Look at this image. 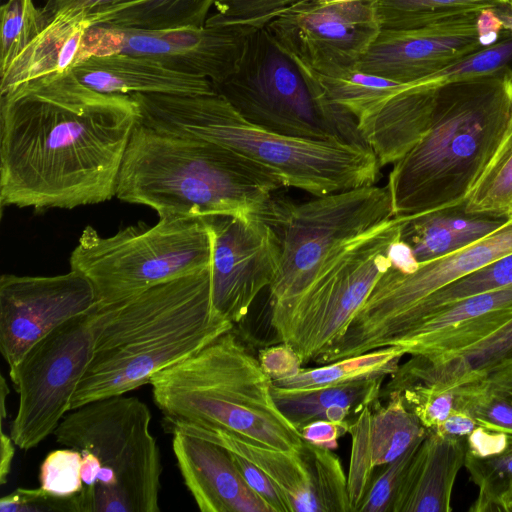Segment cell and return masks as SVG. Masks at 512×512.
Returning a JSON list of instances; mask_svg holds the SVG:
<instances>
[{"mask_svg": "<svg viewBox=\"0 0 512 512\" xmlns=\"http://www.w3.org/2000/svg\"><path fill=\"white\" fill-rule=\"evenodd\" d=\"M140 118L130 95L107 94L72 72L0 94V204L73 209L116 196Z\"/></svg>", "mask_w": 512, "mask_h": 512, "instance_id": "obj_1", "label": "cell"}, {"mask_svg": "<svg viewBox=\"0 0 512 512\" xmlns=\"http://www.w3.org/2000/svg\"><path fill=\"white\" fill-rule=\"evenodd\" d=\"M91 360L70 411L149 384L158 372L232 330L214 307L210 267L93 309Z\"/></svg>", "mask_w": 512, "mask_h": 512, "instance_id": "obj_2", "label": "cell"}, {"mask_svg": "<svg viewBox=\"0 0 512 512\" xmlns=\"http://www.w3.org/2000/svg\"><path fill=\"white\" fill-rule=\"evenodd\" d=\"M511 108V73L440 83L428 130L390 170L386 187L393 218L464 204L500 142Z\"/></svg>", "mask_w": 512, "mask_h": 512, "instance_id": "obj_3", "label": "cell"}, {"mask_svg": "<svg viewBox=\"0 0 512 512\" xmlns=\"http://www.w3.org/2000/svg\"><path fill=\"white\" fill-rule=\"evenodd\" d=\"M284 187L267 168L221 145L135 125L116 197L159 217H258Z\"/></svg>", "mask_w": 512, "mask_h": 512, "instance_id": "obj_4", "label": "cell"}, {"mask_svg": "<svg viewBox=\"0 0 512 512\" xmlns=\"http://www.w3.org/2000/svg\"><path fill=\"white\" fill-rule=\"evenodd\" d=\"M130 96L138 104L142 124L231 149L270 170L284 187L317 197L374 184L378 176L379 162L368 147L265 130L246 120L217 92Z\"/></svg>", "mask_w": 512, "mask_h": 512, "instance_id": "obj_5", "label": "cell"}, {"mask_svg": "<svg viewBox=\"0 0 512 512\" xmlns=\"http://www.w3.org/2000/svg\"><path fill=\"white\" fill-rule=\"evenodd\" d=\"M233 329L151 378L166 430L221 429L257 445L302 452L305 441L277 406L272 380Z\"/></svg>", "mask_w": 512, "mask_h": 512, "instance_id": "obj_6", "label": "cell"}, {"mask_svg": "<svg viewBox=\"0 0 512 512\" xmlns=\"http://www.w3.org/2000/svg\"><path fill=\"white\" fill-rule=\"evenodd\" d=\"M151 412L137 397L115 395L66 414L56 442L82 455L76 512H159L161 453Z\"/></svg>", "mask_w": 512, "mask_h": 512, "instance_id": "obj_7", "label": "cell"}, {"mask_svg": "<svg viewBox=\"0 0 512 512\" xmlns=\"http://www.w3.org/2000/svg\"><path fill=\"white\" fill-rule=\"evenodd\" d=\"M214 89L241 116L265 130L367 147L355 118L330 101L310 69L282 49L265 28L247 34L236 69Z\"/></svg>", "mask_w": 512, "mask_h": 512, "instance_id": "obj_8", "label": "cell"}, {"mask_svg": "<svg viewBox=\"0 0 512 512\" xmlns=\"http://www.w3.org/2000/svg\"><path fill=\"white\" fill-rule=\"evenodd\" d=\"M211 258L212 232L203 217L166 216L109 237L86 226L70 267L91 282L96 305L104 306L209 268Z\"/></svg>", "mask_w": 512, "mask_h": 512, "instance_id": "obj_9", "label": "cell"}, {"mask_svg": "<svg viewBox=\"0 0 512 512\" xmlns=\"http://www.w3.org/2000/svg\"><path fill=\"white\" fill-rule=\"evenodd\" d=\"M258 217L274 229L280 243L279 267L269 287L274 312L304 292L331 254L383 225L393 213L388 188L370 184L300 203L273 197Z\"/></svg>", "mask_w": 512, "mask_h": 512, "instance_id": "obj_10", "label": "cell"}, {"mask_svg": "<svg viewBox=\"0 0 512 512\" xmlns=\"http://www.w3.org/2000/svg\"><path fill=\"white\" fill-rule=\"evenodd\" d=\"M401 219L340 247L289 305L270 312L277 341L290 345L302 364L314 361L346 331L379 278L391 267L389 249L400 236Z\"/></svg>", "mask_w": 512, "mask_h": 512, "instance_id": "obj_11", "label": "cell"}, {"mask_svg": "<svg viewBox=\"0 0 512 512\" xmlns=\"http://www.w3.org/2000/svg\"><path fill=\"white\" fill-rule=\"evenodd\" d=\"M93 309L55 328L9 368L19 395L10 430L18 448L36 447L54 433L70 411L72 397L92 356Z\"/></svg>", "mask_w": 512, "mask_h": 512, "instance_id": "obj_12", "label": "cell"}, {"mask_svg": "<svg viewBox=\"0 0 512 512\" xmlns=\"http://www.w3.org/2000/svg\"><path fill=\"white\" fill-rule=\"evenodd\" d=\"M511 252L512 215L492 234L447 255L419 262L411 273L389 267L345 333L315 362L327 364L368 352L379 335L426 297Z\"/></svg>", "mask_w": 512, "mask_h": 512, "instance_id": "obj_13", "label": "cell"}, {"mask_svg": "<svg viewBox=\"0 0 512 512\" xmlns=\"http://www.w3.org/2000/svg\"><path fill=\"white\" fill-rule=\"evenodd\" d=\"M265 29L282 49L323 75L356 69L381 31L372 0L331 5L302 0Z\"/></svg>", "mask_w": 512, "mask_h": 512, "instance_id": "obj_14", "label": "cell"}, {"mask_svg": "<svg viewBox=\"0 0 512 512\" xmlns=\"http://www.w3.org/2000/svg\"><path fill=\"white\" fill-rule=\"evenodd\" d=\"M246 36L235 29L207 24L170 29L94 25L87 30L82 47L85 59L92 55H138L216 85L236 69Z\"/></svg>", "mask_w": 512, "mask_h": 512, "instance_id": "obj_15", "label": "cell"}, {"mask_svg": "<svg viewBox=\"0 0 512 512\" xmlns=\"http://www.w3.org/2000/svg\"><path fill=\"white\" fill-rule=\"evenodd\" d=\"M212 232L211 296L215 309L234 325L274 281L280 243L259 217L203 216Z\"/></svg>", "mask_w": 512, "mask_h": 512, "instance_id": "obj_16", "label": "cell"}, {"mask_svg": "<svg viewBox=\"0 0 512 512\" xmlns=\"http://www.w3.org/2000/svg\"><path fill=\"white\" fill-rule=\"evenodd\" d=\"M96 306L91 282L70 270L56 276L0 278V351L12 367L39 340Z\"/></svg>", "mask_w": 512, "mask_h": 512, "instance_id": "obj_17", "label": "cell"}, {"mask_svg": "<svg viewBox=\"0 0 512 512\" xmlns=\"http://www.w3.org/2000/svg\"><path fill=\"white\" fill-rule=\"evenodd\" d=\"M479 12L413 29L381 30L356 69L400 83H424L437 72L484 48L477 32Z\"/></svg>", "mask_w": 512, "mask_h": 512, "instance_id": "obj_18", "label": "cell"}, {"mask_svg": "<svg viewBox=\"0 0 512 512\" xmlns=\"http://www.w3.org/2000/svg\"><path fill=\"white\" fill-rule=\"evenodd\" d=\"M511 321L512 286H509L439 309L392 341L390 346L427 361L443 359L485 340Z\"/></svg>", "mask_w": 512, "mask_h": 512, "instance_id": "obj_19", "label": "cell"}, {"mask_svg": "<svg viewBox=\"0 0 512 512\" xmlns=\"http://www.w3.org/2000/svg\"><path fill=\"white\" fill-rule=\"evenodd\" d=\"M380 400L385 402L366 407L349 425L351 458L347 483L352 512L358 511L374 470L399 458L427 433L400 392H388Z\"/></svg>", "mask_w": 512, "mask_h": 512, "instance_id": "obj_20", "label": "cell"}, {"mask_svg": "<svg viewBox=\"0 0 512 512\" xmlns=\"http://www.w3.org/2000/svg\"><path fill=\"white\" fill-rule=\"evenodd\" d=\"M184 483L202 512H271L245 483L229 451L211 441L172 431Z\"/></svg>", "mask_w": 512, "mask_h": 512, "instance_id": "obj_21", "label": "cell"}, {"mask_svg": "<svg viewBox=\"0 0 512 512\" xmlns=\"http://www.w3.org/2000/svg\"><path fill=\"white\" fill-rule=\"evenodd\" d=\"M72 72L86 86L107 94H212L213 83L204 77L181 73L160 62L131 54L92 55Z\"/></svg>", "mask_w": 512, "mask_h": 512, "instance_id": "obj_22", "label": "cell"}, {"mask_svg": "<svg viewBox=\"0 0 512 512\" xmlns=\"http://www.w3.org/2000/svg\"><path fill=\"white\" fill-rule=\"evenodd\" d=\"M464 438L427 431L394 499L392 512H449L456 477L464 466Z\"/></svg>", "mask_w": 512, "mask_h": 512, "instance_id": "obj_23", "label": "cell"}, {"mask_svg": "<svg viewBox=\"0 0 512 512\" xmlns=\"http://www.w3.org/2000/svg\"><path fill=\"white\" fill-rule=\"evenodd\" d=\"M440 83H416L392 96L357 128L380 167L394 164L423 137L430 126Z\"/></svg>", "mask_w": 512, "mask_h": 512, "instance_id": "obj_24", "label": "cell"}, {"mask_svg": "<svg viewBox=\"0 0 512 512\" xmlns=\"http://www.w3.org/2000/svg\"><path fill=\"white\" fill-rule=\"evenodd\" d=\"M92 26L85 11L66 9L55 14L0 75V94L31 80L72 71L85 59L82 44Z\"/></svg>", "mask_w": 512, "mask_h": 512, "instance_id": "obj_25", "label": "cell"}, {"mask_svg": "<svg viewBox=\"0 0 512 512\" xmlns=\"http://www.w3.org/2000/svg\"><path fill=\"white\" fill-rule=\"evenodd\" d=\"M182 431L211 441L259 467L278 486L293 512H321L308 463L302 452L285 451L254 444L221 429L177 426Z\"/></svg>", "mask_w": 512, "mask_h": 512, "instance_id": "obj_26", "label": "cell"}, {"mask_svg": "<svg viewBox=\"0 0 512 512\" xmlns=\"http://www.w3.org/2000/svg\"><path fill=\"white\" fill-rule=\"evenodd\" d=\"M510 216L469 213L464 204L401 219L400 239L418 262L460 250L498 230Z\"/></svg>", "mask_w": 512, "mask_h": 512, "instance_id": "obj_27", "label": "cell"}, {"mask_svg": "<svg viewBox=\"0 0 512 512\" xmlns=\"http://www.w3.org/2000/svg\"><path fill=\"white\" fill-rule=\"evenodd\" d=\"M385 377H376L312 391L284 392L272 387L277 406L300 431L315 420H327L349 429L366 408L380 402Z\"/></svg>", "mask_w": 512, "mask_h": 512, "instance_id": "obj_28", "label": "cell"}, {"mask_svg": "<svg viewBox=\"0 0 512 512\" xmlns=\"http://www.w3.org/2000/svg\"><path fill=\"white\" fill-rule=\"evenodd\" d=\"M456 408L478 427L512 437V359L470 372L455 384Z\"/></svg>", "mask_w": 512, "mask_h": 512, "instance_id": "obj_29", "label": "cell"}, {"mask_svg": "<svg viewBox=\"0 0 512 512\" xmlns=\"http://www.w3.org/2000/svg\"><path fill=\"white\" fill-rule=\"evenodd\" d=\"M512 359V321L485 340L450 357L427 361L411 356L390 376L394 385L419 381L454 388L464 375Z\"/></svg>", "mask_w": 512, "mask_h": 512, "instance_id": "obj_30", "label": "cell"}, {"mask_svg": "<svg viewBox=\"0 0 512 512\" xmlns=\"http://www.w3.org/2000/svg\"><path fill=\"white\" fill-rule=\"evenodd\" d=\"M509 286H512V252L426 297L379 335L371 343L369 351L390 346L420 320L449 304Z\"/></svg>", "mask_w": 512, "mask_h": 512, "instance_id": "obj_31", "label": "cell"}, {"mask_svg": "<svg viewBox=\"0 0 512 512\" xmlns=\"http://www.w3.org/2000/svg\"><path fill=\"white\" fill-rule=\"evenodd\" d=\"M404 355L403 350L397 346H385L323 364L322 367L301 368L293 377L272 381V387L284 392H300L376 377L386 378L398 369Z\"/></svg>", "mask_w": 512, "mask_h": 512, "instance_id": "obj_32", "label": "cell"}, {"mask_svg": "<svg viewBox=\"0 0 512 512\" xmlns=\"http://www.w3.org/2000/svg\"><path fill=\"white\" fill-rule=\"evenodd\" d=\"M310 71L324 95L347 110L357 124L372 115L389 98L416 84L396 82L357 69L331 75Z\"/></svg>", "mask_w": 512, "mask_h": 512, "instance_id": "obj_33", "label": "cell"}, {"mask_svg": "<svg viewBox=\"0 0 512 512\" xmlns=\"http://www.w3.org/2000/svg\"><path fill=\"white\" fill-rule=\"evenodd\" d=\"M381 30H406L446 18L498 9L509 0H372Z\"/></svg>", "mask_w": 512, "mask_h": 512, "instance_id": "obj_34", "label": "cell"}, {"mask_svg": "<svg viewBox=\"0 0 512 512\" xmlns=\"http://www.w3.org/2000/svg\"><path fill=\"white\" fill-rule=\"evenodd\" d=\"M464 209L469 213L512 215V108L500 142Z\"/></svg>", "mask_w": 512, "mask_h": 512, "instance_id": "obj_35", "label": "cell"}, {"mask_svg": "<svg viewBox=\"0 0 512 512\" xmlns=\"http://www.w3.org/2000/svg\"><path fill=\"white\" fill-rule=\"evenodd\" d=\"M464 467L478 487L470 512H499L503 496L512 487V437L507 446L489 455L466 451Z\"/></svg>", "mask_w": 512, "mask_h": 512, "instance_id": "obj_36", "label": "cell"}, {"mask_svg": "<svg viewBox=\"0 0 512 512\" xmlns=\"http://www.w3.org/2000/svg\"><path fill=\"white\" fill-rule=\"evenodd\" d=\"M51 20L33 0H7L0 9V75Z\"/></svg>", "mask_w": 512, "mask_h": 512, "instance_id": "obj_37", "label": "cell"}, {"mask_svg": "<svg viewBox=\"0 0 512 512\" xmlns=\"http://www.w3.org/2000/svg\"><path fill=\"white\" fill-rule=\"evenodd\" d=\"M302 453L310 469L321 512H352L347 476L339 457L333 450L306 441Z\"/></svg>", "mask_w": 512, "mask_h": 512, "instance_id": "obj_38", "label": "cell"}, {"mask_svg": "<svg viewBox=\"0 0 512 512\" xmlns=\"http://www.w3.org/2000/svg\"><path fill=\"white\" fill-rule=\"evenodd\" d=\"M302 0H215L205 22L249 34L265 28L272 20Z\"/></svg>", "mask_w": 512, "mask_h": 512, "instance_id": "obj_39", "label": "cell"}, {"mask_svg": "<svg viewBox=\"0 0 512 512\" xmlns=\"http://www.w3.org/2000/svg\"><path fill=\"white\" fill-rule=\"evenodd\" d=\"M498 73L512 74V32L507 29L494 44L444 68L424 83H444Z\"/></svg>", "mask_w": 512, "mask_h": 512, "instance_id": "obj_40", "label": "cell"}, {"mask_svg": "<svg viewBox=\"0 0 512 512\" xmlns=\"http://www.w3.org/2000/svg\"><path fill=\"white\" fill-rule=\"evenodd\" d=\"M81 462L82 455L75 449L65 447L50 452L40 466V487L61 498L78 494L83 488Z\"/></svg>", "mask_w": 512, "mask_h": 512, "instance_id": "obj_41", "label": "cell"}, {"mask_svg": "<svg viewBox=\"0 0 512 512\" xmlns=\"http://www.w3.org/2000/svg\"><path fill=\"white\" fill-rule=\"evenodd\" d=\"M422 440L416 442L396 460L381 466V471L373 476L358 511L392 512V506L402 477Z\"/></svg>", "mask_w": 512, "mask_h": 512, "instance_id": "obj_42", "label": "cell"}, {"mask_svg": "<svg viewBox=\"0 0 512 512\" xmlns=\"http://www.w3.org/2000/svg\"><path fill=\"white\" fill-rule=\"evenodd\" d=\"M76 512L74 496L61 498L53 496L41 487L18 488L0 499V512Z\"/></svg>", "mask_w": 512, "mask_h": 512, "instance_id": "obj_43", "label": "cell"}, {"mask_svg": "<svg viewBox=\"0 0 512 512\" xmlns=\"http://www.w3.org/2000/svg\"><path fill=\"white\" fill-rule=\"evenodd\" d=\"M229 453L245 483L263 500L271 512H293L286 496L267 474L247 459L237 454Z\"/></svg>", "mask_w": 512, "mask_h": 512, "instance_id": "obj_44", "label": "cell"}, {"mask_svg": "<svg viewBox=\"0 0 512 512\" xmlns=\"http://www.w3.org/2000/svg\"><path fill=\"white\" fill-rule=\"evenodd\" d=\"M257 357L272 381L295 376L303 365L295 350L285 343L265 347L259 351Z\"/></svg>", "mask_w": 512, "mask_h": 512, "instance_id": "obj_45", "label": "cell"}, {"mask_svg": "<svg viewBox=\"0 0 512 512\" xmlns=\"http://www.w3.org/2000/svg\"><path fill=\"white\" fill-rule=\"evenodd\" d=\"M139 1L141 0H47L43 10L50 20L62 10L85 11L93 22L101 14Z\"/></svg>", "mask_w": 512, "mask_h": 512, "instance_id": "obj_46", "label": "cell"}, {"mask_svg": "<svg viewBox=\"0 0 512 512\" xmlns=\"http://www.w3.org/2000/svg\"><path fill=\"white\" fill-rule=\"evenodd\" d=\"M300 433L308 443L335 450L338 447L339 437L347 433V430L331 421L315 420L304 425Z\"/></svg>", "mask_w": 512, "mask_h": 512, "instance_id": "obj_47", "label": "cell"}, {"mask_svg": "<svg viewBox=\"0 0 512 512\" xmlns=\"http://www.w3.org/2000/svg\"><path fill=\"white\" fill-rule=\"evenodd\" d=\"M477 428L474 418L465 410L454 408L436 433L455 437H468Z\"/></svg>", "mask_w": 512, "mask_h": 512, "instance_id": "obj_48", "label": "cell"}, {"mask_svg": "<svg viewBox=\"0 0 512 512\" xmlns=\"http://www.w3.org/2000/svg\"><path fill=\"white\" fill-rule=\"evenodd\" d=\"M505 26L496 9H484L477 17V32L482 47H487L498 41Z\"/></svg>", "mask_w": 512, "mask_h": 512, "instance_id": "obj_49", "label": "cell"}, {"mask_svg": "<svg viewBox=\"0 0 512 512\" xmlns=\"http://www.w3.org/2000/svg\"><path fill=\"white\" fill-rule=\"evenodd\" d=\"M0 434V484L4 485L11 471L16 445L11 436L4 432L3 428Z\"/></svg>", "mask_w": 512, "mask_h": 512, "instance_id": "obj_50", "label": "cell"}, {"mask_svg": "<svg viewBox=\"0 0 512 512\" xmlns=\"http://www.w3.org/2000/svg\"><path fill=\"white\" fill-rule=\"evenodd\" d=\"M1 418L2 420L6 417V396L9 394L8 385L4 376H1Z\"/></svg>", "mask_w": 512, "mask_h": 512, "instance_id": "obj_51", "label": "cell"}, {"mask_svg": "<svg viewBox=\"0 0 512 512\" xmlns=\"http://www.w3.org/2000/svg\"><path fill=\"white\" fill-rule=\"evenodd\" d=\"M499 512H512V487L503 496Z\"/></svg>", "mask_w": 512, "mask_h": 512, "instance_id": "obj_52", "label": "cell"}, {"mask_svg": "<svg viewBox=\"0 0 512 512\" xmlns=\"http://www.w3.org/2000/svg\"><path fill=\"white\" fill-rule=\"evenodd\" d=\"M497 14L504 23L505 29L512 32V14L504 11V7L496 9Z\"/></svg>", "mask_w": 512, "mask_h": 512, "instance_id": "obj_53", "label": "cell"}, {"mask_svg": "<svg viewBox=\"0 0 512 512\" xmlns=\"http://www.w3.org/2000/svg\"><path fill=\"white\" fill-rule=\"evenodd\" d=\"M316 1L322 5H331V4L352 2V1H356V0H316Z\"/></svg>", "mask_w": 512, "mask_h": 512, "instance_id": "obj_54", "label": "cell"}, {"mask_svg": "<svg viewBox=\"0 0 512 512\" xmlns=\"http://www.w3.org/2000/svg\"><path fill=\"white\" fill-rule=\"evenodd\" d=\"M508 5H509L510 9H512V0H509V4Z\"/></svg>", "mask_w": 512, "mask_h": 512, "instance_id": "obj_55", "label": "cell"}]
</instances>
